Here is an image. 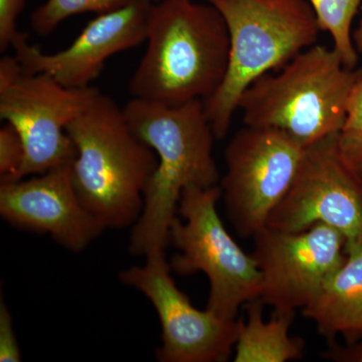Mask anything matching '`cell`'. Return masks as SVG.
Wrapping results in <instances>:
<instances>
[{
    "instance_id": "obj_19",
    "label": "cell",
    "mask_w": 362,
    "mask_h": 362,
    "mask_svg": "<svg viewBox=\"0 0 362 362\" xmlns=\"http://www.w3.org/2000/svg\"><path fill=\"white\" fill-rule=\"evenodd\" d=\"M26 0H0V51L6 52L13 45L21 32L16 28V20Z\"/></svg>"
},
{
    "instance_id": "obj_23",
    "label": "cell",
    "mask_w": 362,
    "mask_h": 362,
    "mask_svg": "<svg viewBox=\"0 0 362 362\" xmlns=\"http://www.w3.org/2000/svg\"><path fill=\"white\" fill-rule=\"evenodd\" d=\"M324 358L341 362H362V335L357 341L347 344L346 347H340L330 343V347Z\"/></svg>"
},
{
    "instance_id": "obj_24",
    "label": "cell",
    "mask_w": 362,
    "mask_h": 362,
    "mask_svg": "<svg viewBox=\"0 0 362 362\" xmlns=\"http://www.w3.org/2000/svg\"><path fill=\"white\" fill-rule=\"evenodd\" d=\"M25 74L23 66L16 56H4L0 59V90L11 87Z\"/></svg>"
},
{
    "instance_id": "obj_1",
    "label": "cell",
    "mask_w": 362,
    "mask_h": 362,
    "mask_svg": "<svg viewBox=\"0 0 362 362\" xmlns=\"http://www.w3.org/2000/svg\"><path fill=\"white\" fill-rule=\"evenodd\" d=\"M123 111L131 130L158 160L130 238L131 254L147 257L169 244L183 190L218 185L220 173L213 154L216 138L202 100L168 106L133 98Z\"/></svg>"
},
{
    "instance_id": "obj_25",
    "label": "cell",
    "mask_w": 362,
    "mask_h": 362,
    "mask_svg": "<svg viewBox=\"0 0 362 362\" xmlns=\"http://www.w3.org/2000/svg\"><path fill=\"white\" fill-rule=\"evenodd\" d=\"M354 42L356 52L362 54V18L361 23H359L358 28H357L356 32L354 33Z\"/></svg>"
},
{
    "instance_id": "obj_2",
    "label": "cell",
    "mask_w": 362,
    "mask_h": 362,
    "mask_svg": "<svg viewBox=\"0 0 362 362\" xmlns=\"http://www.w3.org/2000/svg\"><path fill=\"white\" fill-rule=\"evenodd\" d=\"M146 51L130 78L133 98L178 106L206 101L220 87L230 57V35L220 11L192 0L152 4Z\"/></svg>"
},
{
    "instance_id": "obj_7",
    "label": "cell",
    "mask_w": 362,
    "mask_h": 362,
    "mask_svg": "<svg viewBox=\"0 0 362 362\" xmlns=\"http://www.w3.org/2000/svg\"><path fill=\"white\" fill-rule=\"evenodd\" d=\"M305 148L277 131L246 127L226 146L221 197L235 232L252 238L267 226L297 175Z\"/></svg>"
},
{
    "instance_id": "obj_9",
    "label": "cell",
    "mask_w": 362,
    "mask_h": 362,
    "mask_svg": "<svg viewBox=\"0 0 362 362\" xmlns=\"http://www.w3.org/2000/svg\"><path fill=\"white\" fill-rule=\"evenodd\" d=\"M341 133V132H340ZM338 134L304 149L297 175L267 226L300 232L324 223L347 243L362 238V181L342 160Z\"/></svg>"
},
{
    "instance_id": "obj_4",
    "label": "cell",
    "mask_w": 362,
    "mask_h": 362,
    "mask_svg": "<svg viewBox=\"0 0 362 362\" xmlns=\"http://www.w3.org/2000/svg\"><path fill=\"white\" fill-rule=\"evenodd\" d=\"M361 75L343 65L334 49L314 45L278 74L255 81L238 109L245 125L277 131L306 148L341 132L347 100Z\"/></svg>"
},
{
    "instance_id": "obj_18",
    "label": "cell",
    "mask_w": 362,
    "mask_h": 362,
    "mask_svg": "<svg viewBox=\"0 0 362 362\" xmlns=\"http://www.w3.org/2000/svg\"><path fill=\"white\" fill-rule=\"evenodd\" d=\"M23 159L25 148L21 135L6 123L0 129V182L18 180Z\"/></svg>"
},
{
    "instance_id": "obj_26",
    "label": "cell",
    "mask_w": 362,
    "mask_h": 362,
    "mask_svg": "<svg viewBox=\"0 0 362 362\" xmlns=\"http://www.w3.org/2000/svg\"><path fill=\"white\" fill-rule=\"evenodd\" d=\"M311 1H312V0H309V2H311Z\"/></svg>"
},
{
    "instance_id": "obj_11",
    "label": "cell",
    "mask_w": 362,
    "mask_h": 362,
    "mask_svg": "<svg viewBox=\"0 0 362 362\" xmlns=\"http://www.w3.org/2000/svg\"><path fill=\"white\" fill-rule=\"evenodd\" d=\"M143 266L121 272L124 285L141 292L158 314L162 344L156 356L162 362L228 361L238 337V320H226L213 312L192 306L171 277L164 251L153 252Z\"/></svg>"
},
{
    "instance_id": "obj_5",
    "label": "cell",
    "mask_w": 362,
    "mask_h": 362,
    "mask_svg": "<svg viewBox=\"0 0 362 362\" xmlns=\"http://www.w3.org/2000/svg\"><path fill=\"white\" fill-rule=\"evenodd\" d=\"M225 18L230 57L225 78L204 102L216 139L226 137L240 97L262 76L282 69L316 45L319 28L309 0H207Z\"/></svg>"
},
{
    "instance_id": "obj_14",
    "label": "cell",
    "mask_w": 362,
    "mask_h": 362,
    "mask_svg": "<svg viewBox=\"0 0 362 362\" xmlns=\"http://www.w3.org/2000/svg\"><path fill=\"white\" fill-rule=\"evenodd\" d=\"M302 314L330 343L342 335L347 344L362 335V238L346 244V258Z\"/></svg>"
},
{
    "instance_id": "obj_12",
    "label": "cell",
    "mask_w": 362,
    "mask_h": 362,
    "mask_svg": "<svg viewBox=\"0 0 362 362\" xmlns=\"http://www.w3.org/2000/svg\"><path fill=\"white\" fill-rule=\"evenodd\" d=\"M152 4V0H133L122 8L99 14L68 49L54 54L28 44L25 33H21L11 47L25 74H47L66 88L89 87L107 59L146 40Z\"/></svg>"
},
{
    "instance_id": "obj_20",
    "label": "cell",
    "mask_w": 362,
    "mask_h": 362,
    "mask_svg": "<svg viewBox=\"0 0 362 362\" xmlns=\"http://www.w3.org/2000/svg\"><path fill=\"white\" fill-rule=\"evenodd\" d=\"M0 361H21V352L14 332L13 316L4 301L0 302Z\"/></svg>"
},
{
    "instance_id": "obj_16",
    "label": "cell",
    "mask_w": 362,
    "mask_h": 362,
    "mask_svg": "<svg viewBox=\"0 0 362 362\" xmlns=\"http://www.w3.org/2000/svg\"><path fill=\"white\" fill-rule=\"evenodd\" d=\"M362 0H312L314 13L320 30L330 33L333 49L343 65L354 69L358 52L351 37V25Z\"/></svg>"
},
{
    "instance_id": "obj_8",
    "label": "cell",
    "mask_w": 362,
    "mask_h": 362,
    "mask_svg": "<svg viewBox=\"0 0 362 362\" xmlns=\"http://www.w3.org/2000/svg\"><path fill=\"white\" fill-rule=\"evenodd\" d=\"M99 93L90 86L66 88L47 74H25L0 90V118L16 128L25 148L18 180L73 162L77 150L66 126Z\"/></svg>"
},
{
    "instance_id": "obj_13",
    "label": "cell",
    "mask_w": 362,
    "mask_h": 362,
    "mask_svg": "<svg viewBox=\"0 0 362 362\" xmlns=\"http://www.w3.org/2000/svg\"><path fill=\"white\" fill-rule=\"evenodd\" d=\"M71 164L30 180L0 182V214L11 226L47 233L62 247L78 252L105 228L78 199Z\"/></svg>"
},
{
    "instance_id": "obj_15",
    "label": "cell",
    "mask_w": 362,
    "mask_h": 362,
    "mask_svg": "<svg viewBox=\"0 0 362 362\" xmlns=\"http://www.w3.org/2000/svg\"><path fill=\"white\" fill-rule=\"evenodd\" d=\"M263 301L247 302V321L238 320L235 362H285L303 356L304 341L290 337L295 312L276 313L272 320L263 319Z\"/></svg>"
},
{
    "instance_id": "obj_6",
    "label": "cell",
    "mask_w": 362,
    "mask_h": 362,
    "mask_svg": "<svg viewBox=\"0 0 362 362\" xmlns=\"http://www.w3.org/2000/svg\"><path fill=\"white\" fill-rule=\"evenodd\" d=\"M218 185L189 187L181 194L178 213L169 232V243L178 250L169 262L180 275L202 272L209 278L207 310L226 320H235L240 307L261 294L262 277L256 261L228 233L216 204Z\"/></svg>"
},
{
    "instance_id": "obj_21",
    "label": "cell",
    "mask_w": 362,
    "mask_h": 362,
    "mask_svg": "<svg viewBox=\"0 0 362 362\" xmlns=\"http://www.w3.org/2000/svg\"><path fill=\"white\" fill-rule=\"evenodd\" d=\"M338 151L350 170L362 181V133H340Z\"/></svg>"
},
{
    "instance_id": "obj_3",
    "label": "cell",
    "mask_w": 362,
    "mask_h": 362,
    "mask_svg": "<svg viewBox=\"0 0 362 362\" xmlns=\"http://www.w3.org/2000/svg\"><path fill=\"white\" fill-rule=\"evenodd\" d=\"M77 154L71 164L78 199L102 226L134 225L157 156L131 130L123 108L101 92L68 126Z\"/></svg>"
},
{
    "instance_id": "obj_22",
    "label": "cell",
    "mask_w": 362,
    "mask_h": 362,
    "mask_svg": "<svg viewBox=\"0 0 362 362\" xmlns=\"http://www.w3.org/2000/svg\"><path fill=\"white\" fill-rule=\"evenodd\" d=\"M341 132L362 133V75L350 92Z\"/></svg>"
},
{
    "instance_id": "obj_17",
    "label": "cell",
    "mask_w": 362,
    "mask_h": 362,
    "mask_svg": "<svg viewBox=\"0 0 362 362\" xmlns=\"http://www.w3.org/2000/svg\"><path fill=\"white\" fill-rule=\"evenodd\" d=\"M133 0H47L30 16V25L40 37L54 32L62 21L76 14H103L122 8Z\"/></svg>"
},
{
    "instance_id": "obj_10",
    "label": "cell",
    "mask_w": 362,
    "mask_h": 362,
    "mask_svg": "<svg viewBox=\"0 0 362 362\" xmlns=\"http://www.w3.org/2000/svg\"><path fill=\"white\" fill-rule=\"evenodd\" d=\"M252 238L251 255L262 277L259 298L276 313L306 307L346 258L344 235L324 223L300 232L266 226Z\"/></svg>"
}]
</instances>
